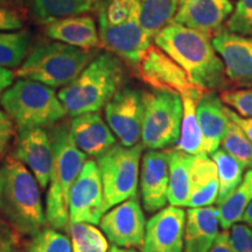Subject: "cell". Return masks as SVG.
I'll list each match as a JSON object with an SVG mask.
<instances>
[{"mask_svg":"<svg viewBox=\"0 0 252 252\" xmlns=\"http://www.w3.org/2000/svg\"><path fill=\"white\" fill-rule=\"evenodd\" d=\"M226 115L230 118V121L234 122L236 125L244 132V134L249 138V140L252 143V118L251 117H243L239 113L232 111L228 106L225 108Z\"/></svg>","mask_w":252,"mask_h":252,"instance_id":"60d3db41","label":"cell"},{"mask_svg":"<svg viewBox=\"0 0 252 252\" xmlns=\"http://www.w3.org/2000/svg\"><path fill=\"white\" fill-rule=\"evenodd\" d=\"M186 212L181 207L162 208L146 222L141 252H184Z\"/></svg>","mask_w":252,"mask_h":252,"instance_id":"5bb4252c","label":"cell"},{"mask_svg":"<svg viewBox=\"0 0 252 252\" xmlns=\"http://www.w3.org/2000/svg\"><path fill=\"white\" fill-rule=\"evenodd\" d=\"M210 156L213 161L215 162L217 174H219L220 189L216 202L220 204L241 184L243 179L244 167L223 149L216 150Z\"/></svg>","mask_w":252,"mask_h":252,"instance_id":"f1b7e54d","label":"cell"},{"mask_svg":"<svg viewBox=\"0 0 252 252\" xmlns=\"http://www.w3.org/2000/svg\"><path fill=\"white\" fill-rule=\"evenodd\" d=\"M0 252H23V243L19 232L1 217H0Z\"/></svg>","mask_w":252,"mask_h":252,"instance_id":"74e56055","label":"cell"},{"mask_svg":"<svg viewBox=\"0 0 252 252\" xmlns=\"http://www.w3.org/2000/svg\"><path fill=\"white\" fill-rule=\"evenodd\" d=\"M220 144L223 150L235 158L244 168H252V143L234 122H229Z\"/></svg>","mask_w":252,"mask_h":252,"instance_id":"1f68e13d","label":"cell"},{"mask_svg":"<svg viewBox=\"0 0 252 252\" xmlns=\"http://www.w3.org/2000/svg\"><path fill=\"white\" fill-rule=\"evenodd\" d=\"M180 0H135L137 19L150 37L154 36L172 24L178 12Z\"/></svg>","mask_w":252,"mask_h":252,"instance_id":"484cf974","label":"cell"},{"mask_svg":"<svg viewBox=\"0 0 252 252\" xmlns=\"http://www.w3.org/2000/svg\"><path fill=\"white\" fill-rule=\"evenodd\" d=\"M140 189L147 213H156L165 208L168 202L169 190V152L151 150L144 154Z\"/></svg>","mask_w":252,"mask_h":252,"instance_id":"e0dca14e","label":"cell"},{"mask_svg":"<svg viewBox=\"0 0 252 252\" xmlns=\"http://www.w3.org/2000/svg\"><path fill=\"white\" fill-rule=\"evenodd\" d=\"M24 27V19L19 12L0 6V32L17 31Z\"/></svg>","mask_w":252,"mask_h":252,"instance_id":"ab89813d","label":"cell"},{"mask_svg":"<svg viewBox=\"0 0 252 252\" xmlns=\"http://www.w3.org/2000/svg\"><path fill=\"white\" fill-rule=\"evenodd\" d=\"M98 24L102 47L134 67L152 46L153 39L145 33L137 19V5L133 15L124 24L117 26H109L103 21Z\"/></svg>","mask_w":252,"mask_h":252,"instance_id":"4fadbf2b","label":"cell"},{"mask_svg":"<svg viewBox=\"0 0 252 252\" xmlns=\"http://www.w3.org/2000/svg\"><path fill=\"white\" fill-rule=\"evenodd\" d=\"M143 115V93L135 88L121 89L105 105L109 127L126 147L137 145L141 138Z\"/></svg>","mask_w":252,"mask_h":252,"instance_id":"8fae6325","label":"cell"},{"mask_svg":"<svg viewBox=\"0 0 252 252\" xmlns=\"http://www.w3.org/2000/svg\"><path fill=\"white\" fill-rule=\"evenodd\" d=\"M8 5H11V4H9L8 0H0V6H4V7H8Z\"/></svg>","mask_w":252,"mask_h":252,"instance_id":"7dc6e473","label":"cell"},{"mask_svg":"<svg viewBox=\"0 0 252 252\" xmlns=\"http://www.w3.org/2000/svg\"><path fill=\"white\" fill-rule=\"evenodd\" d=\"M26 252H71V242L54 228H43L32 236Z\"/></svg>","mask_w":252,"mask_h":252,"instance_id":"d6a6232c","label":"cell"},{"mask_svg":"<svg viewBox=\"0 0 252 252\" xmlns=\"http://www.w3.org/2000/svg\"><path fill=\"white\" fill-rule=\"evenodd\" d=\"M12 157L30 168L41 188L48 187L54 150L50 134L45 128L33 127L19 131Z\"/></svg>","mask_w":252,"mask_h":252,"instance_id":"2e32d148","label":"cell"},{"mask_svg":"<svg viewBox=\"0 0 252 252\" xmlns=\"http://www.w3.org/2000/svg\"><path fill=\"white\" fill-rule=\"evenodd\" d=\"M0 104L19 131L55 124L67 115L53 88L26 78L5 90Z\"/></svg>","mask_w":252,"mask_h":252,"instance_id":"8992f818","label":"cell"},{"mask_svg":"<svg viewBox=\"0 0 252 252\" xmlns=\"http://www.w3.org/2000/svg\"><path fill=\"white\" fill-rule=\"evenodd\" d=\"M186 216L184 252H209L219 235V209L212 206L189 208Z\"/></svg>","mask_w":252,"mask_h":252,"instance_id":"7402d4cb","label":"cell"},{"mask_svg":"<svg viewBox=\"0 0 252 252\" xmlns=\"http://www.w3.org/2000/svg\"><path fill=\"white\" fill-rule=\"evenodd\" d=\"M14 80V72L9 69L0 67V97L12 86Z\"/></svg>","mask_w":252,"mask_h":252,"instance_id":"7bdbcfd3","label":"cell"},{"mask_svg":"<svg viewBox=\"0 0 252 252\" xmlns=\"http://www.w3.org/2000/svg\"><path fill=\"white\" fill-rule=\"evenodd\" d=\"M91 1L94 2V4H96L97 6H98V4H99V1H100V0H91Z\"/></svg>","mask_w":252,"mask_h":252,"instance_id":"c3c4849f","label":"cell"},{"mask_svg":"<svg viewBox=\"0 0 252 252\" xmlns=\"http://www.w3.org/2000/svg\"><path fill=\"white\" fill-rule=\"evenodd\" d=\"M135 0H100L97 6L98 21L109 26L124 24L133 15Z\"/></svg>","mask_w":252,"mask_h":252,"instance_id":"836d02e7","label":"cell"},{"mask_svg":"<svg viewBox=\"0 0 252 252\" xmlns=\"http://www.w3.org/2000/svg\"><path fill=\"white\" fill-rule=\"evenodd\" d=\"M27 4L34 20L41 25L97 8L91 0H27Z\"/></svg>","mask_w":252,"mask_h":252,"instance_id":"d4e9b609","label":"cell"},{"mask_svg":"<svg viewBox=\"0 0 252 252\" xmlns=\"http://www.w3.org/2000/svg\"><path fill=\"white\" fill-rule=\"evenodd\" d=\"M224 63L225 76L236 87H252V37L220 30L212 39Z\"/></svg>","mask_w":252,"mask_h":252,"instance_id":"9a60e30c","label":"cell"},{"mask_svg":"<svg viewBox=\"0 0 252 252\" xmlns=\"http://www.w3.org/2000/svg\"><path fill=\"white\" fill-rule=\"evenodd\" d=\"M226 106L215 91H208L196 105V116L203 135V152L212 154L220 149L230 119Z\"/></svg>","mask_w":252,"mask_h":252,"instance_id":"44dd1931","label":"cell"},{"mask_svg":"<svg viewBox=\"0 0 252 252\" xmlns=\"http://www.w3.org/2000/svg\"><path fill=\"white\" fill-rule=\"evenodd\" d=\"M181 98L184 104V115H182L180 138L175 149L190 156L204 154L202 130L196 116V105L200 100L188 94H184Z\"/></svg>","mask_w":252,"mask_h":252,"instance_id":"4316f807","label":"cell"},{"mask_svg":"<svg viewBox=\"0 0 252 252\" xmlns=\"http://www.w3.org/2000/svg\"><path fill=\"white\" fill-rule=\"evenodd\" d=\"M143 149V144L131 147L115 145L97 158L105 212L128 198L137 196Z\"/></svg>","mask_w":252,"mask_h":252,"instance_id":"ba28073f","label":"cell"},{"mask_svg":"<svg viewBox=\"0 0 252 252\" xmlns=\"http://www.w3.org/2000/svg\"><path fill=\"white\" fill-rule=\"evenodd\" d=\"M141 141L150 150H163L179 141L184 104L179 94L156 90L143 93Z\"/></svg>","mask_w":252,"mask_h":252,"instance_id":"52a82bcc","label":"cell"},{"mask_svg":"<svg viewBox=\"0 0 252 252\" xmlns=\"http://www.w3.org/2000/svg\"><path fill=\"white\" fill-rule=\"evenodd\" d=\"M72 252H108V239L99 229L90 223L69 225Z\"/></svg>","mask_w":252,"mask_h":252,"instance_id":"4dcf8cb0","label":"cell"},{"mask_svg":"<svg viewBox=\"0 0 252 252\" xmlns=\"http://www.w3.org/2000/svg\"><path fill=\"white\" fill-rule=\"evenodd\" d=\"M99 225L106 238L115 245L122 248L143 245L146 219L137 196L112 207L103 215Z\"/></svg>","mask_w":252,"mask_h":252,"instance_id":"7c38bea8","label":"cell"},{"mask_svg":"<svg viewBox=\"0 0 252 252\" xmlns=\"http://www.w3.org/2000/svg\"><path fill=\"white\" fill-rule=\"evenodd\" d=\"M242 220H243L245 224L252 225V201L247 207V209H245L243 216H242Z\"/></svg>","mask_w":252,"mask_h":252,"instance_id":"ee69618b","label":"cell"},{"mask_svg":"<svg viewBox=\"0 0 252 252\" xmlns=\"http://www.w3.org/2000/svg\"><path fill=\"white\" fill-rule=\"evenodd\" d=\"M43 32L54 41L83 49L102 47L94 19L89 14H78L62 18L43 25Z\"/></svg>","mask_w":252,"mask_h":252,"instance_id":"ffe728a7","label":"cell"},{"mask_svg":"<svg viewBox=\"0 0 252 252\" xmlns=\"http://www.w3.org/2000/svg\"><path fill=\"white\" fill-rule=\"evenodd\" d=\"M96 53L67 43L40 42L32 49L14 76L40 82L50 88L64 87L89 64Z\"/></svg>","mask_w":252,"mask_h":252,"instance_id":"5b68a950","label":"cell"},{"mask_svg":"<svg viewBox=\"0 0 252 252\" xmlns=\"http://www.w3.org/2000/svg\"><path fill=\"white\" fill-rule=\"evenodd\" d=\"M124 76L121 59L112 53H103L91 60L74 81L59 91V99L72 117L98 112L121 90Z\"/></svg>","mask_w":252,"mask_h":252,"instance_id":"3957f363","label":"cell"},{"mask_svg":"<svg viewBox=\"0 0 252 252\" xmlns=\"http://www.w3.org/2000/svg\"><path fill=\"white\" fill-rule=\"evenodd\" d=\"M30 43L31 35L27 31L0 32V67H20L27 58Z\"/></svg>","mask_w":252,"mask_h":252,"instance_id":"f546056e","label":"cell"},{"mask_svg":"<svg viewBox=\"0 0 252 252\" xmlns=\"http://www.w3.org/2000/svg\"><path fill=\"white\" fill-rule=\"evenodd\" d=\"M219 189L217 167L212 158H208L207 154L195 156L190 176V194L186 207L212 206L217 201Z\"/></svg>","mask_w":252,"mask_h":252,"instance_id":"603a6c76","label":"cell"},{"mask_svg":"<svg viewBox=\"0 0 252 252\" xmlns=\"http://www.w3.org/2000/svg\"><path fill=\"white\" fill-rule=\"evenodd\" d=\"M0 214L21 235L34 236L47 224L39 182L13 157L0 167Z\"/></svg>","mask_w":252,"mask_h":252,"instance_id":"7a4b0ae2","label":"cell"},{"mask_svg":"<svg viewBox=\"0 0 252 252\" xmlns=\"http://www.w3.org/2000/svg\"><path fill=\"white\" fill-rule=\"evenodd\" d=\"M71 139L82 152L98 158L116 145V137L98 112L76 116L69 126Z\"/></svg>","mask_w":252,"mask_h":252,"instance_id":"d6986e66","label":"cell"},{"mask_svg":"<svg viewBox=\"0 0 252 252\" xmlns=\"http://www.w3.org/2000/svg\"><path fill=\"white\" fill-rule=\"evenodd\" d=\"M108 252H138V251L134 250V249H124L122 247H118V245L113 244L112 247L109 249Z\"/></svg>","mask_w":252,"mask_h":252,"instance_id":"f6af8a7d","label":"cell"},{"mask_svg":"<svg viewBox=\"0 0 252 252\" xmlns=\"http://www.w3.org/2000/svg\"><path fill=\"white\" fill-rule=\"evenodd\" d=\"M14 123L7 113L0 110V159L7 152L14 135Z\"/></svg>","mask_w":252,"mask_h":252,"instance_id":"f35d334b","label":"cell"},{"mask_svg":"<svg viewBox=\"0 0 252 252\" xmlns=\"http://www.w3.org/2000/svg\"><path fill=\"white\" fill-rule=\"evenodd\" d=\"M194 157L178 149L169 151V190L171 206L186 207L190 194V176Z\"/></svg>","mask_w":252,"mask_h":252,"instance_id":"cb8c5ba5","label":"cell"},{"mask_svg":"<svg viewBox=\"0 0 252 252\" xmlns=\"http://www.w3.org/2000/svg\"><path fill=\"white\" fill-rule=\"evenodd\" d=\"M230 0H180L173 23L184 25L210 37L223 30V24L234 12Z\"/></svg>","mask_w":252,"mask_h":252,"instance_id":"ac0fdd59","label":"cell"},{"mask_svg":"<svg viewBox=\"0 0 252 252\" xmlns=\"http://www.w3.org/2000/svg\"><path fill=\"white\" fill-rule=\"evenodd\" d=\"M232 252H252V230L248 224H232L229 231Z\"/></svg>","mask_w":252,"mask_h":252,"instance_id":"8d00e7d4","label":"cell"},{"mask_svg":"<svg viewBox=\"0 0 252 252\" xmlns=\"http://www.w3.org/2000/svg\"><path fill=\"white\" fill-rule=\"evenodd\" d=\"M209 252H232L231 247H230L228 230H223L222 232H219Z\"/></svg>","mask_w":252,"mask_h":252,"instance_id":"b9f144b4","label":"cell"},{"mask_svg":"<svg viewBox=\"0 0 252 252\" xmlns=\"http://www.w3.org/2000/svg\"><path fill=\"white\" fill-rule=\"evenodd\" d=\"M137 68L141 80L156 90L189 94L198 100L207 93L194 86L187 72L157 46L150 47Z\"/></svg>","mask_w":252,"mask_h":252,"instance_id":"9c48e42d","label":"cell"},{"mask_svg":"<svg viewBox=\"0 0 252 252\" xmlns=\"http://www.w3.org/2000/svg\"><path fill=\"white\" fill-rule=\"evenodd\" d=\"M252 201V168L247 172L234 191L217 207L220 215V225L223 230L242 220V216Z\"/></svg>","mask_w":252,"mask_h":252,"instance_id":"83f0119b","label":"cell"},{"mask_svg":"<svg viewBox=\"0 0 252 252\" xmlns=\"http://www.w3.org/2000/svg\"><path fill=\"white\" fill-rule=\"evenodd\" d=\"M224 25L229 32L252 37V0H239Z\"/></svg>","mask_w":252,"mask_h":252,"instance_id":"e575fe53","label":"cell"},{"mask_svg":"<svg viewBox=\"0 0 252 252\" xmlns=\"http://www.w3.org/2000/svg\"><path fill=\"white\" fill-rule=\"evenodd\" d=\"M154 43L187 72L194 86L203 91L229 86L224 63L214 48L212 37L202 32L172 23L154 36Z\"/></svg>","mask_w":252,"mask_h":252,"instance_id":"6da1fadb","label":"cell"},{"mask_svg":"<svg viewBox=\"0 0 252 252\" xmlns=\"http://www.w3.org/2000/svg\"><path fill=\"white\" fill-rule=\"evenodd\" d=\"M49 134L54 161L46 198V219L52 228L69 231V194L86 163L87 154L74 144L67 126H56Z\"/></svg>","mask_w":252,"mask_h":252,"instance_id":"277c9868","label":"cell"},{"mask_svg":"<svg viewBox=\"0 0 252 252\" xmlns=\"http://www.w3.org/2000/svg\"><path fill=\"white\" fill-rule=\"evenodd\" d=\"M223 103L228 104L243 117L252 118V87L239 90L223 91L220 94Z\"/></svg>","mask_w":252,"mask_h":252,"instance_id":"d590c367","label":"cell"},{"mask_svg":"<svg viewBox=\"0 0 252 252\" xmlns=\"http://www.w3.org/2000/svg\"><path fill=\"white\" fill-rule=\"evenodd\" d=\"M105 213L103 186L97 162L89 160L83 168L69 194V225L74 223L99 224Z\"/></svg>","mask_w":252,"mask_h":252,"instance_id":"30bf717a","label":"cell"},{"mask_svg":"<svg viewBox=\"0 0 252 252\" xmlns=\"http://www.w3.org/2000/svg\"><path fill=\"white\" fill-rule=\"evenodd\" d=\"M9 4L14 6L15 8H23L24 6V0H8Z\"/></svg>","mask_w":252,"mask_h":252,"instance_id":"bcb514c9","label":"cell"}]
</instances>
